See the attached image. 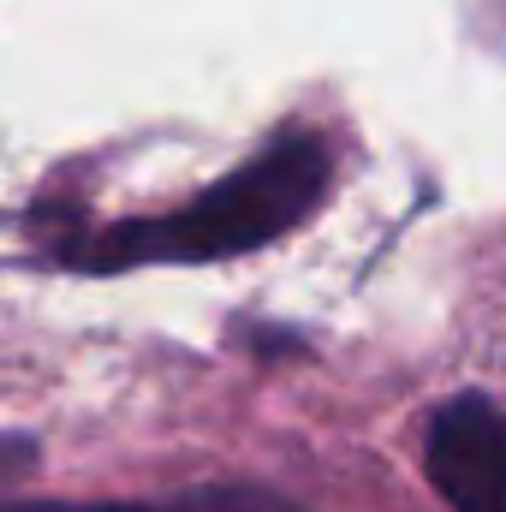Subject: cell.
<instances>
[{
    "instance_id": "6da1fadb",
    "label": "cell",
    "mask_w": 506,
    "mask_h": 512,
    "mask_svg": "<svg viewBox=\"0 0 506 512\" xmlns=\"http://www.w3.org/2000/svg\"><path fill=\"white\" fill-rule=\"evenodd\" d=\"M334 185V149L316 131H286L256 149L239 173L209 185L197 203L161 221H126L90 245H72L78 268H137V262H215L245 256L316 215Z\"/></svg>"
},
{
    "instance_id": "7a4b0ae2",
    "label": "cell",
    "mask_w": 506,
    "mask_h": 512,
    "mask_svg": "<svg viewBox=\"0 0 506 512\" xmlns=\"http://www.w3.org/2000/svg\"><path fill=\"white\" fill-rule=\"evenodd\" d=\"M423 465L453 512H506V423L483 393H459L429 417Z\"/></svg>"
},
{
    "instance_id": "3957f363",
    "label": "cell",
    "mask_w": 506,
    "mask_h": 512,
    "mask_svg": "<svg viewBox=\"0 0 506 512\" xmlns=\"http://www.w3.org/2000/svg\"><path fill=\"white\" fill-rule=\"evenodd\" d=\"M6 512H298L268 489H185L167 501H108V507H72V501H18Z\"/></svg>"
}]
</instances>
